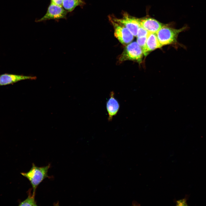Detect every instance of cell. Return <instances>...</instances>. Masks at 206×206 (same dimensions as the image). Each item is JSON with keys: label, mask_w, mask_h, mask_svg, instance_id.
Segmentation results:
<instances>
[{"label": "cell", "mask_w": 206, "mask_h": 206, "mask_svg": "<svg viewBox=\"0 0 206 206\" xmlns=\"http://www.w3.org/2000/svg\"><path fill=\"white\" fill-rule=\"evenodd\" d=\"M35 195H31L30 191L29 192V194L27 198L24 201L21 202L19 206H37L36 203L35 199Z\"/></svg>", "instance_id": "cell-12"}, {"label": "cell", "mask_w": 206, "mask_h": 206, "mask_svg": "<svg viewBox=\"0 0 206 206\" xmlns=\"http://www.w3.org/2000/svg\"><path fill=\"white\" fill-rule=\"evenodd\" d=\"M84 3L82 0H63L62 6L68 12H72L76 7Z\"/></svg>", "instance_id": "cell-11"}, {"label": "cell", "mask_w": 206, "mask_h": 206, "mask_svg": "<svg viewBox=\"0 0 206 206\" xmlns=\"http://www.w3.org/2000/svg\"><path fill=\"white\" fill-rule=\"evenodd\" d=\"M67 12L62 6L50 3L45 14L39 19L36 20V22L66 19Z\"/></svg>", "instance_id": "cell-6"}, {"label": "cell", "mask_w": 206, "mask_h": 206, "mask_svg": "<svg viewBox=\"0 0 206 206\" xmlns=\"http://www.w3.org/2000/svg\"><path fill=\"white\" fill-rule=\"evenodd\" d=\"M147 36L137 37V42L142 48L146 43Z\"/></svg>", "instance_id": "cell-14"}, {"label": "cell", "mask_w": 206, "mask_h": 206, "mask_svg": "<svg viewBox=\"0 0 206 206\" xmlns=\"http://www.w3.org/2000/svg\"><path fill=\"white\" fill-rule=\"evenodd\" d=\"M50 166V165L49 164L45 167H39L33 163L31 168L28 172L21 173L30 181L32 187L33 195H35L38 186L44 179L49 177L47 172Z\"/></svg>", "instance_id": "cell-1"}, {"label": "cell", "mask_w": 206, "mask_h": 206, "mask_svg": "<svg viewBox=\"0 0 206 206\" xmlns=\"http://www.w3.org/2000/svg\"><path fill=\"white\" fill-rule=\"evenodd\" d=\"M109 19L114 29L115 37L124 45L130 43L133 39L134 36L129 30L124 25L113 21L110 17Z\"/></svg>", "instance_id": "cell-4"}, {"label": "cell", "mask_w": 206, "mask_h": 206, "mask_svg": "<svg viewBox=\"0 0 206 206\" xmlns=\"http://www.w3.org/2000/svg\"><path fill=\"white\" fill-rule=\"evenodd\" d=\"M156 33H149L146 43L142 48L143 55L147 56L152 51L162 46L157 38Z\"/></svg>", "instance_id": "cell-7"}, {"label": "cell", "mask_w": 206, "mask_h": 206, "mask_svg": "<svg viewBox=\"0 0 206 206\" xmlns=\"http://www.w3.org/2000/svg\"><path fill=\"white\" fill-rule=\"evenodd\" d=\"M188 27L175 29L163 25L156 33L158 40L162 46L172 44L175 42L179 33L186 29Z\"/></svg>", "instance_id": "cell-2"}, {"label": "cell", "mask_w": 206, "mask_h": 206, "mask_svg": "<svg viewBox=\"0 0 206 206\" xmlns=\"http://www.w3.org/2000/svg\"><path fill=\"white\" fill-rule=\"evenodd\" d=\"M149 33L147 30L140 26L138 29L136 36L137 37L147 36Z\"/></svg>", "instance_id": "cell-13"}, {"label": "cell", "mask_w": 206, "mask_h": 206, "mask_svg": "<svg viewBox=\"0 0 206 206\" xmlns=\"http://www.w3.org/2000/svg\"><path fill=\"white\" fill-rule=\"evenodd\" d=\"M140 26L148 32L156 33L164 25L156 20L151 18L141 19Z\"/></svg>", "instance_id": "cell-10"}, {"label": "cell", "mask_w": 206, "mask_h": 206, "mask_svg": "<svg viewBox=\"0 0 206 206\" xmlns=\"http://www.w3.org/2000/svg\"><path fill=\"white\" fill-rule=\"evenodd\" d=\"M63 1V0H51L50 2L56 5L62 6Z\"/></svg>", "instance_id": "cell-16"}, {"label": "cell", "mask_w": 206, "mask_h": 206, "mask_svg": "<svg viewBox=\"0 0 206 206\" xmlns=\"http://www.w3.org/2000/svg\"><path fill=\"white\" fill-rule=\"evenodd\" d=\"M143 55L141 47L137 42L134 41L126 47L119 58V60L120 62L132 60L140 64L142 62Z\"/></svg>", "instance_id": "cell-3"}, {"label": "cell", "mask_w": 206, "mask_h": 206, "mask_svg": "<svg viewBox=\"0 0 206 206\" xmlns=\"http://www.w3.org/2000/svg\"><path fill=\"white\" fill-rule=\"evenodd\" d=\"M187 199L185 197L183 199L176 201V205L179 206L187 205L186 202Z\"/></svg>", "instance_id": "cell-15"}, {"label": "cell", "mask_w": 206, "mask_h": 206, "mask_svg": "<svg viewBox=\"0 0 206 206\" xmlns=\"http://www.w3.org/2000/svg\"><path fill=\"white\" fill-rule=\"evenodd\" d=\"M106 107L108 116V120L111 121L117 114L120 108L119 102L115 98L113 92L110 93V97L107 102Z\"/></svg>", "instance_id": "cell-9"}, {"label": "cell", "mask_w": 206, "mask_h": 206, "mask_svg": "<svg viewBox=\"0 0 206 206\" xmlns=\"http://www.w3.org/2000/svg\"><path fill=\"white\" fill-rule=\"evenodd\" d=\"M109 17L113 21L125 26L134 36H137L138 29L140 26L141 19L130 16L126 13H123V17L121 18Z\"/></svg>", "instance_id": "cell-5"}, {"label": "cell", "mask_w": 206, "mask_h": 206, "mask_svg": "<svg viewBox=\"0 0 206 206\" xmlns=\"http://www.w3.org/2000/svg\"><path fill=\"white\" fill-rule=\"evenodd\" d=\"M35 76H27L23 75L5 73L0 75V86L13 84L20 81L25 80H35Z\"/></svg>", "instance_id": "cell-8"}]
</instances>
